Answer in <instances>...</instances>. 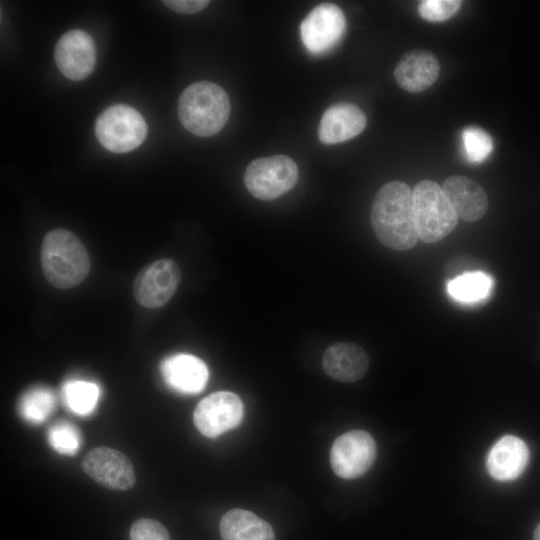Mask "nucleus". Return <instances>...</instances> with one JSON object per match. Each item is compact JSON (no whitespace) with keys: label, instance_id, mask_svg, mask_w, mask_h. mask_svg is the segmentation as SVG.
Segmentation results:
<instances>
[{"label":"nucleus","instance_id":"nucleus-15","mask_svg":"<svg viewBox=\"0 0 540 540\" xmlns=\"http://www.w3.org/2000/svg\"><path fill=\"white\" fill-rule=\"evenodd\" d=\"M363 111L352 103H337L323 114L318 137L323 144H337L359 135L366 127Z\"/></svg>","mask_w":540,"mask_h":540},{"label":"nucleus","instance_id":"nucleus-16","mask_svg":"<svg viewBox=\"0 0 540 540\" xmlns=\"http://www.w3.org/2000/svg\"><path fill=\"white\" fill-rule=\"evenodd\" d=\"M439 73V62L431 52L412 50L401 57L395 67L394 77L402 89L418 93L429 88Z\"/></svg>","mask_w":540,"mask_h":540},{"label":"nucleus","instance_id":"nucleus-1","mask_svg":"<svg viewBox=\"0 0 540 540\" xmlns=\"http://www.w3.org/2000/svg\"><path fill=\"white\" fill-rule=\"evenodd\" d=\"M370 217L374 233L386 247L405 251L416 245L419 236L413 192L406 183L391 181L384 184L373 199Z\"/></svg>","mask_w":540,"mask_h":540},{"label":"nucleus","instance_id":"nucleus-10","mask_svg":"<svg viewBox=\"0 0 540 540\" xmlns=\"http://www.w3.org/2000/svg\"><path fill=\"white\" fill-rule=\"evenodd\" d=\"M345 26L342 10L335 4L322 3L313 8L301 22V40L310 53L324 54L338 43Z\"/></svg>","mask_w":540,"mask_h":540},{"label":"nucleus","instance_id":"nucleus-27","mask_svg":"<svg viewBox=\"0 0 540 540\" xmlns=\"http://www.w3.org/2000/svg\"><path fill=\"white\" fill-rule=\"evenodd\" d=\"M163 3L177 13L192 14L203 10L208 6L206 0H165Z\"/></svg>","mask_w":540,"mask_h":540},{"label":"nucleus","instance_id":"nucleus-28","mask_svg":"<svg viewBox=\"0 0 540 540\" xmlns=\"http://www.w3.org/2000/svg\"><path fill=\"white\" fill-rule=\"evenodd\" d=\"M533 540H540V523L536 526L534 530Z\"/></svg>","mask_w":540,"mask_h":540},{"label":"nucleus","instance_id":"nucleus-12","mask_svg":"<svg viewBox=\"0 0 540 540\" xmlns=\"http://www.w3.org/2000/svg\"><path fill=\"white\" fill-rule=\"evenodd\" d=\"M54 58L64 76L74 81L82 80L93 71L95 66L94 41L83 30H70L57 41Z\"/></svg>","mask_w":540,"mask_h":540},{"label":"nucleus","instance_id":"nucleus-7","mask_svg":"<svg viewBox=\"0 0 540 540\" xmlns=\"http://www.w3.org/2000/svg\"><path fill=\"white\" fill-rule=\"evenodd\" d=\"M376 453V443L368 432L351 430L333 442L330 450V464L338 477L355 479L370 469Z\"/></svg>","mask_w":540,"mask_h":540},{"label":"nucleus","instance_id":"nucleus-26","mask_svg":"<svg viewBox=\"0 0 540 540\" xmlns=\"http://www.w3.org/2000/svg\"><path fill=\"white\" fill-rule=\"evenodd\" d=\"M130 540H170L167 529L153 519H138L130 529Z\"/></svg>","mask_w":540,"mask_h":540},{"label":"nucleus","instance_id":"nucleus-14","mask_svg":"<svg viewBox=\"0 0 540 540\" xmlns=\"http://www.w3.org/2000/svg\"><path fill=\"white\" fill-rule=\"evenodd\" d=\"M160 370L165 383L181 394H197L206 386L208 369L198 357L179 353L162 361Z\"/></svg>","mask_w":540,"mask_h":540},{"label":"nucleus","instance_id":"nucleus-9","mask_svg":"<svg viewBox=\"0 0 540 540\" xmlns=\"http://www.w3.org/2000/svg\"><path fill=\"white\" fill-rule=\"evenodd\" d=\"M243 414L244 407L239 396L229 391H218L197 404L193 420L202 435L215 438L238 426Z\"/></svg>","mask_w":540,"mask_h":540},{"label":"nucleus","instance_id":"nucleus-17","mask_svg":"<svg viewBox=\"0 0 540 540\" xmlns=\"http://www.w3.org/2000/svg\"><path fill=\"white\" fill-rule=\"evenodd\" d=\"M322 365L330 378L340 382H355L365 375L369 358L359 345L337 342L326 349Z\"/></svg>","mask_w":540,"mask_h":540},{"label":"nucleus","instance_id":"nucleus-4","mask_svg":"<svg viewBox=\"0 0 540 540\" xmlns=\"http://www.w3.org/2000/svg\"><path fill=\"white\" fill-rule=\"evenodd\" d=\"M412 192L414 218L421 241L436 243L455 229L459 217L442 187L426 179Z\"/></svg>","mask_w":540,"mask_h":540},{"label":"nucleus","instance_id":"nucleus-19","mask_svg":"<svg viewBox=\"0 0 540 540\" xmlns=\"http://www.w3.org/2000/svg\"><path fill=\"white\" fill-rule=\"evenodd\" d=\"M223 540H275L271 525L254 513L231 509L220 520Z\"/></svg>","mask_w":540,"mask_h":540},{"label":"nucleus","instance_id":"nucleus-5","mask_svg":"<svg viewBox=\"0 0 540 540\" xmlns=\"http://www.w3.org/2000/svg\"><path fill=\"white\" fill-rule=\"evenodd\" d=\"M95 134L100 144L107 150L126 153L144 141L147 126L137 110L120 104L105 109L98 116Z\"/></svg>","mask_w":540,"mask_h":540},{"label":"nucleus","instance_id":"nucleus-8","mask_svg":"<svg viewBox=\"0 0 540 540\" xmlns=\"http://www.w3.org/2000/svg\"><path fill=\"white\" fill-rule=\"evenodd\" d=\"M181 280V271L172 259H160L144 267L136 275L133 295L146 308H159L174 295Z\"/></svg>","mask_w":540,"mask_h":540},{"label":"nucleus","instance_id":"nucleus-25","mask_svg":"<svg viewBox=\"0 0 540 540\" xmlns=\"http://www.w3.org/2000/svg\"><path fill=\"white\" fill-rule=\"evenodd\" d=\"M461 4L459 0H424L418 6V13L426 21L442 22L454 16Z\"/></svg>","mask_w":540,"mask_h":540},{"label":"nucleus","instance_id":"nucleus-20","mask_svg":"<svg viewBox=\"0 0 540 540\" xmlns=\"http://www.w3.org/2000/svg\"><path fill=\"white\" fill-rule=\"evenodd\" d=\"M494 286L493 278L483 271L462 273L447 282L448 295L462 304H475L486 300Z\"/></svg>","mask_w":540,"mask_h":540},{"label":"nucleus","instance_id":"nucleus-23","mask_svg":"<svg viewBox=\"0 0 540 540\" xmlns=\"http://www.w3.org/2000/svg\"><path fill=\"white\" fill-rule=\"evenodd\" d=\"M51 447L62 455H74L80 448L81 436L78 429L69 422H56L48 431Z\"/></svg>","mask_w":540,"mask_h":540},{"label":"nucleus","instance_id":"nucleus-24","mask_svg":"<svg viewBox=\"0 0 540 540\" xmlns=\"http://www.w3.org/2000/svg\"><path fill=\"white\" fill-rule=\"evenodd\" d=\"M462 145L466 158L472 163L484 161L493 149L490 135L475 126L463 130Z\"/></svg>","mask_w":540,"mask_h":540},{"label":"nucleus","instance_id":"nucleus-3","mask_svg":"<svg viewBox=\"0 0 540 540\" xmlns=\"http://www.w3.org/2000/svg\"><path fill=\"white\" fill-rule=\"evenodd\" d=\"M229 114V97L222 87L213 82H195L186 87L179 97V120L196 136L215 135L224 127Z\"/></svg>","mask_w":540,"mask_h":540},{"label":"nucleus","instance_id":"nucleus-6","mask_svg":"<svg viewBox=\"0 0 540 540\" xmlns=\"http://www.w3.org/2000/svg\"><path fill=\"white\" fill-rule=\"evenodd\" d=\"M298 177L299 170L293 159L274 155L253 160L245 170L244 183L255 198L269 201L291 190Z\"/></svg>","mask_w":540,"mask_h":540},{"label":"nucleus","instance_id":"nucleus-21","mask_svg":"<svg viewBox=\"0 0 540 540\" xmlns=\"http://www.w3.org/2000/svg\"><path fill=\"white\" fill-rule=\"evenodd\" d=\"M100 395L99 387L92 382L71 380L62 388L66 406L75 414L86 416L96 408Z\"/></svg>","mask_w":540,"mask_h":540},{"label":"nucleus","instance_id":"nucleus-11","mask_svg":"<svg viewBox=\"0 0 540 540\" xmlns=\"http://www.w3.org/2000/svg\"><path fill=\"white\" fill-rule=\"evenodd\" d=\"M82 468L94 481L115 491L130 489L136 479L131 461L123 453L109 447L89 451L82 461Z\"/></svg>","mask_w":540,"mask_h":540},{"label":"nucleus","instance_id":"nucleus-22","mask_svg":"<svg viewBox=\"0 0 540 540\" xmlns=\"http://www.w3.org/2000/svg\"><path fill=\"white\" fill-rule=\"evenodd\" d=\"M55 395L46 387L26 391L19 401V413L29 423L44 422L55 408Z\"/></svg>","mask_w":540,"mask_h":540},{"label":"nucleus","instance_id":"nucleus-13","mask_svg":"<svg viewBox=\"0 0 540 540\" xmlns=\"http://www.w3.org/2000/svg\"><path fill=\"white\" fill-rule=\"evenodd\" d=\"M529 462L526 443L514 435L501 437L489 450L486 467L492 478L501 482L517 479Z\"/></svg>","mask_w":540,"mask_h":540},{"label":"nucleus","instance_id":"nucleus-2","mask_svg":"<svg viewBox=\"0 0 540 540\" xmlns=\"http://www.w3.org/2000/svg\"><path fill=\"white\" fill-rule=\"evenodd\" d=\"M41 266L51 285L69 289L86 278L91 264L84 244L76 235L66 229H54L44 237Z\"/></svg>","mask_w":540,"mask_h":540},{"label":"nucleus","instance_id":"nucleus-18","mask_svg":"<svg viewBox=\"0 0 540 540\" xmlns=\"http://www.w3.org/2000/svg\"><path fill=\"white\" fill-rule=\"evenodd\" d=\"M442 188L458 217L464 221L474 222L486 214L488 197L476 181L454 175L444 181Z\"/></svg>","mask_w":540,"mask_h":540}]
</instances>
